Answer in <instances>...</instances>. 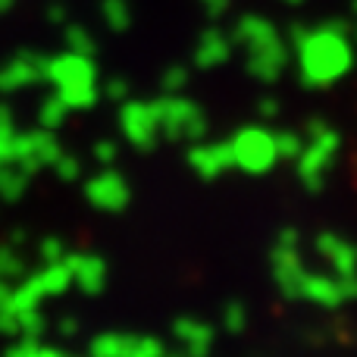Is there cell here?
Masks as SVG:
<instances>
[{"label": "cell", "instance_id": "d4e9b609", "mask_svg": "<svg viewBox=\"0 0 357 357\" xmlns=\"http://www.w3.org/2000/svg\"><path fill=\"white\" fill-rule=\"evenodd\" d=\"M241 326H245V307H241V304H229L226 307V329L238 333Z\"/></svg>", "mask_w": 357, "mask_h": 357}, {"label": "cell", "instance_id": "ffe728a7", "mask_svg": "<svg viewBox=\"0 0 357 357\" xmlns=\"http://www.w3.org/2000/svg\"><path fill=\"white\" fill-rule=\"evenodd\" d=\"M304 148V138L298 132H276V151H279V160H298Z\"/></svg>", "mask_w": 357, "mask_h": 357}, {"label": "cell", "instance_id": "277c9868", "mask_svg": "<svg viewBox=\"0 0 357 357\" xmlns=\"http://www.w3.org/2000/svg\"><path fill=\"white\" fill-rule=\"evenodd\" d=\"M232 148V163L251 176H264L276 167L279 151H276V132L260 129V126H245L229 138Z\"/></svg>", "mask_w": 357, "mask_h": 357}, {"label": "cell", "instance_id": "d6a6232c", "mask_svg": "<svg viewBox=\"0 0 357 357\" xmlns=\"http://www.w3.org/2000/svg\"><path fill=\"white\" fill-rule=\"evenodd\" d=\"M351 41L357 44V22H354V31H351Z\"/></svg>", "mask_w": 357, "mask_h": 357}, {"label": "cell", "instance_id": "cb8c5ba5", "mask_svg": "<svg viewBox=\"0 0 357 357\" xmlns=\"http://www.w3.org/2000/svg\"><path fill=\"white\" fill-rule=\"evenodd\" d=\"M104 94H107L110 100H119V104H123V100H129V82H126V79H113V82H107Z\"/></svg>", "mask_w": 357, "mask_h": 357}, {"label": "cell", "instance_id": "4316f807", "mask_svg": "<svg viewBox=\"0 0 357 357\" xmlns=\"http://www.w3.org/2000/svg\"><path fill=\"white\" fill-rule=\"evenodd\" d=\"M257 113H260L264 119H276V116H279V100H276V98H264V100L257 104Z\"/></svg>", "mask_w": 357, "mask_h": 357}, {"label": "cell", "instance_id": "1f68e13d", "mask_svg": "<svg viewBox=\"0 0 357 357\" xmlns=\"http://www.w3.org/2000/svg\"><path fill=\"white\" fill-rule=\"evenodd\" d=\"M282 3H289V6H298V3H304V0H282Z\"/></svg>", "mask_w": 357, "mask_h": 357}, {"label": "cell", "instance_id": "6da1fadb", "mask_svg": "<svg viewBox=\"0 0 357 357\" xmlns=\"http://www.w3.org/2000/svg\"><path fill=\"white\" fill-rule=\"evenodd\" d=\"M298 50V75L307 88H326L345 79L354 66V41L348 35L345 22H326L320 29H310Z\"/></svg>", "mask_w": 357, "mask_h": 357}, {"label": "cell", "instance_id": "5b68a950", "mask_svg": "<svg viewBox=\"0 0 357 357\" xmlns=\"http://www.w3.org/2000/svg\"><path fill=\"white\" fill-rule=\"evenodd\" d=\"M119 129L129 138L132 148L151 151L160 142V119H157L151 100H123V110H119Z\"/></svg>", "mask_w": 357, "mask_h": 357}, {"label": "cell", "instance_id": "30bf717a", "mask_svg": "<svg viewBox=\"0 0 357 357\" xmlns=\"http://www.w3.org/2000/svg\"><path fill=\"white\" fill-rule=\"evenodd\" d=\"M317 251L326 257V264L333 266L335 276H354L357 273V248L351 241L339 238V235H333V232H323L320 238H317Z\"/></svg>", "mask_w": 357, "mask_h": 357}, {"label": "cell", "instance_id": "3957f363", "mask_svg": "<svg viewBox=\"0 0 357 357\" xmlns=\"http://www.w3.org/2000/svg\"><path fill=\"white\" fill-rule=\"evenodd\" d=\"M151 107H154L157 119H160V135H167L169 142H204L207 116L188 98L160 94L157 100H151Z\"/></svg>", "mask_w": 357, "mask_h": 357}, {"label": "cell", "instance_id": "ac0fdd59", "mask_svg": "<svg viewBox=\"0 0 357 357\" xmlns=\"http://www.w3.org/2000/svg\"><path fill=\"white\" fill-rule=\"evenodd\" d=\"M60 100L66 107H75V110H85V107L98 104V88L94 82H79V85H63L60 88Z\"/></svg>", "mask_w": 357, "mask_h": 357}, {"label": "cell", "instance_id": "7a4b0ae2", "mask_svg": "<svg viewBox=\"0 0 357 357\" xmlns=\"http://www.w3.org/2000/svg\"><path fill=\"white\" fill-rule=\"evenodd\" d=\"M342 151V138L323 119H310L307 123V142H304L301 154H298V176H301L307 191H323L326 173L333 167V160Z\"/></svg>", "mask_w": 357, "mask_h": 357}, {"label": "cell", "instance_id": "836d02e7", "mask_svg": "<svg viewBox=\"0 0 357 357\" xmlns=\"http://www.w3.org/2000/svg\"><path fill=\"white\" fill-rule=\"evenodd\" d=\"M351 10H354V16H357V0H354V3H351Z\"/></svg>", "mask_w": 357, "mask_h": 357}, {"label": "cell", "instance_id": "44dd1931", "mask_svg": "<svg viewBox=\"0 0 357 357\" xmlns=\"http://www.w3.org/2000/svg\"><path fill=\"white\" fill-rule=\"evenodd\" d=\"M188 88V66H169L160 79V91L163 94H178Z\"/></svg>", "mask_w": 357, "mask_h": 357}, {"label": "cell", "instance_id": "52a82bcc", "mask_svg": "<svg viewBox=\"0 0 357 357\" xmlns=\"http://www.w3.org/2000/svg\"><path fill=\"white\" fill-rule=\"evenodd\" d=\"M85 195H88V201H91L94 207L107 210V213H119V210H126L132 191H129V182H126L116 169H107V173L94 176L91 182H88Z\"/></svg>", "mask_w": 357, "mask_h": 357}, {"label": "cell", "instance_id": "d6986e66", "mask_svg": "<svg viewBox=\"0 0 357 357\" xmlns=\"http://www.w3.org/2000/svg\"><path fill=\"white\" fill-rule=\"evenodd\" d=\"M104 22L113 31H126L132 22V6L129 0H104Z\"/></svg>", "mask_w": 357, "mask_h": 357}, {"label": "cell", "instance_id": "2e32d148", "mask_svg": "<svg viewBox=\"0 0 357 357\" xmlns=\"http://www.w3.org/2000/svg\"><path fill=\"white\" fill-rule=\"evenodd\" d=\"M176 335L191 354H204L210 348V342H213V329L207 323L195 320V317H182L176 323Z\"/></svg>", "mask_w": 357, "mask_h": 357}, {"label": "cell", "instance_id": "f546056e", "mask_svg": "<svg viewBox=\"0 0 357 357\" xmlns=\"http://www.w3.org/2000/svg\"><path fill=\"white\" fill-rule=\"evenodd\" d=\"M307 31H310L307 25H291V29H289V41H291V47H295V44L301 41V38L307 35Z\"/></svg>", "mask_w": 357, "mask_h": 357}, {"label": "cell", "instance_id": "9a60e30c", "mask_svg": "<svg viewBox=\"0 0 357 357\" xmlns=\"http://www.w3.org/2000/svg\"><path fill=\"white\" fill-rule=\"evenodd\" d=\"M50 73L60 82V88L79 85V82H94V63L88 60V54H69V56H60Z\"/></svg>", "mask_w": 357, "mask_h": 357}, {"label": "cell", "instance_id": "7402d4cb", "mask_svg": "<svg viewBox=\"0 0 357 357\" xmlns=\"http://www.w3.org/2000/svg\"><path fill=\"white\" fill-rule=\"evenodd\" d=\"M94 157H98V160L104 163V167H113V163H116V157H119L116 142H110V138L98 142V144H94Z\"/></svg>", "mask_w": 357, "mask_h": 357}, {"label": "cell", "instance_id": "f1b7e54d", "mask_svg": "<svg viewBox=\"0 0 357 357\" xmlns=\"http://www.w3.org/2000/svg\"><path fill=\"white\" fill-rule=\"evenodd\" d=\"M204 6H207L210 16H222V13L229 10V0H201Z\"/></svg>", "mask_w": 357, "mask_h": 357}, {"label": "cell", "instance_id": "83f0119b", "mask_svg": "<svg viewBox=\"0 0 357 357\" xmlns=\"http://www.w3.org/2000/svg\"><path fill=\"white\" fill-rule=\"evenodd\" d=\"M63 113H66V104H63V100H56V104H47L44 119H47L50 126H56V123H63Z\"/></svg>", "mask_w": 357, "mask_h": 357}, {"label": "cell", "instance_id": "484cf974", "mask_svg": "<svg viewBox=\"0 0 357 357\" xmlns=\"http://www.w3.org/2000/svg\"><path fill=\"white\" fill-rule=\"evenodd\" d=\"M339 289L342 301H357V273L354 276H339Z\"/></svg>", "mask_w": 357, "mask_h": 357}, {"label": "cell", "instance_id": "7c38bea8", "mask_svg": "<svg viewBox=\"0 0 357 357\" xmlns=\"http://www.w3.org/2000/svg\"><path fill=\"white\" fill-rule=\"evenodd\" d=\"M232 56V41H229V35H222V31H204L201 41H197L195 47V66L201 69H213V66H222V63Z\"/></svg>", "mask_w": 357, "mask_h": 357}, {"label": "cell", "instance_id": "5bb4252c", "mask_svg": "<svg viewBox=\"0 0 357 357\" xmlns=\"http://www.w3.org/2000/svg\"><path fill=\"white\" fill-rule=\"evenodd\" d=\"M276 38H279L276 25L266 22L264 16H254V13L251 16H241L238 25H235V41L245 44L248 50L260 47V44H270V41H276Z\"/></svg>", "mask_w": 357, "mask_h": 357}, {"label": "cell", "instance_id": "ba28073f", "mask_svg": "<svg viewBox=\"0 0 357 357\" xmlns=\"http://www.w3.org/2000/svg\"><path fill=\"white\" fill-rule=\"evenodd\" d=\"M289 66V44L282 38L248 50V73L260 82H276Z\"/></svg>", "mask_w": 357, "mask_h": 357}, {"label": "cell", "instance_id": "9c48e42d", "mask_svg": "<svg viewBox=\"0 0 357 357\" xmlns=\"http://www.w3.org/2000/svg\"><path fill=\"white\" fill-rule=\"evenodd\" d=\"M188 167L201 178H216L235 167L232 148H229V142H197L188 151Z\"/></svg>", "mask_w": 357, "mask_h": 357}, {"label": "cell", "instance_id": "4fadbf2b", "mask_svg": "<svg viewBox=\"0 0 357 357\" xmlns=\"http://www.w3.org/2000/svg\"><path fill=\"white\" fill-rule=\"evenodd\" d=\"M69 273L79 279L82 291H88V295L100 291V289H104V282H107L104 260H100V257H88V254H75V257H69Z\"/></svg>", "mask_w": 357, "mask_h": 357}, {"label": "cell", "instance_id": "e0dca14e", "mask_svg": "<svg viewBox=\"0 0 357 357\" xmlns=\"http://www.w3.org/2000/svg\"><path fill=\"white\" fill-rule=\"evenodd\" d=\"M135 342L138 339H132V335H100V339L94 342L91 354L94 357H132Z\"/></svg>", "mask_w": 357, "mask_h": 357}, {"label": "cell", "instance_id": "8992f818", "mask_svg": "<svg viewBox=\"0 0 357 357\" xmlns=\"http://www.w3.org/2000/svg\"><path fill=\"white\" fill-rule=\"evenodd\" d=\"M304 260L301 254H298V245H291V241H276V248H273V279H276L279 291H282L285 298H301L298 291H301V279H304Z\"/></svg>", "mask_w": 357, "mask_h": 357}, {"label": "cell", "instance_id": "8fae6325", "mask_svg": "<svg viewBox=\"0 0 357 357\" xmlns=\"http://www.w3.org/2000/svg\"><path fill=\"white\" fill-rule=\"evenodd\" d=\"M301 298L320 304V307H339L342 304V289H339V276H323V273H304L301 279Z\"/></svg>", "mask_w": 357, "mask_h": 357}, {"label": "cell", "instance_id": "4dcf8cb0", "mask_svg": "<svg viewBox=\"0 0 357 357\" xmlns=\"http://www.w3.org/2000/svg\"><path fill=\"white\" fill-rule=\"evenodd\" d=\"M60 173L66 176V178L79 176V163H75V160H63V163H60Z\"/></svg>", "mask_w": 357, "mask_h": 357}, {"label": "cell", "instance_id": "603a6c76", "mask_svg": "<svg viewBox=\"0 0 357 357\" xmlns=\"http://www.w3.org/2000/svg\"><path fill=\"white\" fill-rule=\"evenodd\" d=\"M69 44H73L75 54H91V50H94V38L88 35L85 29H73V31H69Z\"/></svg>", "mask_w": 357, "mask_h": 357}]
</instances>
